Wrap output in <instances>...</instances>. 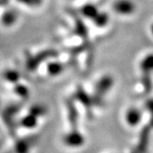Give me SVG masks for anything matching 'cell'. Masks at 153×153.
I'll list each match as a JSON object with an SVG mask.
<instances>
[{"label": "cell", "instance_id": "cell-1", "mask_svg": "<svg viewBox=\"0 0 153 153\" xmlns=\"http://www.w3.org/2000/svg\"><path fill=\"white\" fill-rule=\"evenodd\" d=\"M113 85H114V79L110 75H104L97 81L94 88V94L93 96H91L94 102V106L102 105L103 97L112 89Z\"/></svg>", "mask_w": 153, "mask_h": 153}, {"label": "cell", "instance_id": "cell-2", "mask_svg": "<svg viewBox=\"0 0 153 153\" xmlns=\"http://www.w3.org/2000/svg\"><path fill=\"white\" fill-rule=\"evenodd\" d=\"M57 54V52L53 49L43 50L36 54H29L26 56V67L29 70L33 71L36 69L40 64L51 57H54Z\"/></svg>", "mask_w": 153, "mask_h": 153}, {"label": "cell", "instance_id": "cell-3", "mask_svg": "<svg viewBox=\"0 0 153 153\" xmlns=\"http://www.w3.org/2000/svg\"><path fill=\"white\" fill-rule=\"evenodd\" d=\"M73 99L81 103V105L85 108L86 112L89 114V116L92 115V109L94 107L92 97L85 91L83 87L79 85L78 88H76L73 96Z\"/></svg>", "mask_w": 153, "mask_h": 153}, {"label": "cell", "instance_id": "cell-4", "mask_svg": "<svg viewBox=\"0 0 153 153\" xmlns=\"http://www.w3.org/2000/svg\"><path fill=\"white\" fill-rule=\"evenodd\" d=\"M85 141H86L85 137L79 130H78V128L72 129L63 137L64 144L67 147L73 148V149L82 147L85 143Z\"/></svg>", "mask_w": 153, "mask_h": 153}, {"label": "cell", "instance_id": "cell-5", "mask_svg": "<svg viewBox=\"0 0 153 153\" xmlns=\"http://www.w3.org/2000/svg\"><path fill=\"white\" fill-rule=\"evenodd\" d=\"M114 11L121 16H130L136 11V5L131 0H115L112 5Z\"/></svg>", "mask_w": 153, "mask_h": 153}, {"label": "cell", "instance_id": "cell-6", "mask_svg": "<svg viewBox=\"0 0 153 153\" xmlns=\"http://www.w3.org/2000/svg\"><path fill=\"white\" fill-rule=\"evenodd\" d=\"M126 122L130 126H137L142 119V113L139 109L136 107H131L126 113Z\"/></svg>", "mask_w": 153, "mask_h": 153}, {"label": "cell", "instance_id": "cell-7", "mask_svg": "<svg viewBox=\"0 0 153 153\" xmlns=\"http://www.w3.org/2000/svg\"><path fill=\"white\" fill-rule=\"evenodd\" d=\"M36 137H31L29 138H19L16 141L14 152L15 153H29L30 148L35 142Z\"/></svg>", "mask_w": 153, "mask_h": 153}, {"label": "cell", "instance_id": "cell-8", "mask_svg": "<svg viewBox=\"0 0 153 153\" xmlns=\"http://www.w3.org/2000/svg\"><path fill=\"white\" fill-rule=\"evenodd\" d=\"M67 108H68V121H69V124H70L72 129L78 128L79 112H78V109H76L73 100L67 101Z\"/></svg>", "mask_w": 153, "mask_h": 153}, {"label": "cell", "instance_id": "cell-9", "mask_svg": "<svg viewBox=\"0 0 153 153\" xmlns=\"http://www.w3.org/2000/svg\"><path fill=\"white\" fill-rule=\"evenodd\" d=\"M149 134H150V126H146L139 135V141L137 144V151L138 153H147L149 141Z\"/></svg>", "mask_w": 153, "mask_h": 153}, {"label": "cell", "instance_id": "cell-10", "mask_svg": "<svg viewBox=\"0 0 153 153\" xmlns=\"http://www.w3.org/2000/svg\"><path fill=\"white\" fill-rule=\"evenodd\" d=\"M19 19V14L17 12V10L15 9H6L1 15L0 18V21L1 24L5 27H11L13 26Z\"/></svg>", "mask_w": 153, "mask_h": 153}, {"label": "cell", "instance_id": "cell-11", "mask_svg": "<svg viewBox=\"0 0 153 153\" xmlns=\"http://www.w3.org/2000/svg\"><path fill=\"white\" fill-rule=\"evenodd\" d=\"M65 65L59 61H52L47 64L46 71L47 74L51 76H56L62 74L65 71Z\"/></svg>", "mask_w": 153, "mask_h": 153}, {"label": "cell", "instance_id": "cell-12", "mask_svg": "<svg viewBox=\"0 0 153 153\" xmlns=\"http://www.w3.org/2000/svg\"><path fill=\"white\" fill-rule=\"evenodd\" d=\"M99 8L94 4L87 3L84 6H82L79 9V13L84 17L89 19H93L95 16L99 13Z\"/></svg>", "mask_w": 153, "mask_h": 153}, {"label": "cell", "instance_id": "cell-13", "mask_svg": "<svg viewBox=\"0 0 153 153\" xmlns=\"http://www.w3.org/2000/svg\"><path fill=\"white\" fill-rule=\"evenodd\" d=\"M38 125V117L32 115L31 114H27L19 121V126L26 129H33Z\"/></svg>", "mask_w": 153, "mask_h": 153}, {"label": "cell", "instance_id": "cell-14", "mask_svg": "<svg viewBox=\"0 0 153 153\" xmlns=\"http://www.w3.org/2000/svg\"><path fill=\"white\" fill-rule=\"evenodd\" d=\"M75 31L76 34L83 39H88V29L86 28L80 18H75Z\"/></svg>", "mask_w": 153, "mask_h": 153}, {"label": "cell", "instance_id": "cell-15", "mask_svg": "<svg viewBox=\"0 0 153 153\" xmlns=\"http://www.w3.org/2000/svg\"><path fill=\"white\" fill-rule=\"evenodd\" d=\"M153 68V56L152 54L149 53L148 56H146L143 60L141 61L140 64V69L142 73L144 74H150Z\"/></svg>", "mask_w": 153, "mask_h": 153}, {"label": "cell", "instance_id": "cell-16", "mask_svg": "<svg viewBox=\"0 0 153 153\" xmlns=\"http://www.w3.org/2000/svg\"><path fill=\"white\" fill-rule=\"evenodd\" d=\"M3 78L9 83H12L14 85L19 82L20 74L16 70L7 69V70H5V72L3 73Z\"/></svg>", "mask_w": 153, "mask_h": 153}, {"label": "cell", "instance_id": "cell-17", "mask_svg": "<svg viewBox=\"0 0 153 153\" xmlns=\"http://www.w3.org/2000/svg\"><path fill=\"white\" fill-rule=\"evenodd\" d=\"M92 20L98 28H103L109 22V16L105 12H99Z\"/></svg>", "mask_w": 153, "mask_h": 153}, {"label": "cell", "instance_id": "cell-18", "mask_svg": "<svg viewBox=\"0 0 153 153\" xmlns=\"http://www.w3.org/2000/svg\"><path fill=\"white\" fill-rule=\"evenodd\" d=\"M14 92L17 96H19L20 99H27L30 95V91L28 89V87L20 84L19 82L17 84H14Z\"/></svg>", "mask_w": 153, "mask_h": 153}, {"label": "cell", "instance_id": "cell-19", "mask_svg": "<svg viewBox=\"0 0 153 153\" xmlns=\"http://www.w3.org/2000/svg\"><path fill=\"white\" fill-rule=\"evenodd\" d=\"M47 110L45 106H42L41 104H34L32 105L30 108V111L29 113L31 114L32 115H34L36 117H40V116H43L45 114H46Z\"/></svg>", "mask_w": 153, "mask_h": 153}, {"label": "cell", "instance_id": "cell-20", "mask_svg": "<svg viewBox=\"0 0 153 153\" xmlns=\"http://www.w3.org/2000/svg\"><path fill=\"white\" fill-rule=\"evenodd\" d=\"M142 84H143L144 87V91L146 93H149L151 91V79H150V74H144L142 75Z\"/></svg>", "mask_w": 153, "mask_h": 153}, {"label": "cell", "instance_id": "cell-21", "mask_svg": "<svg viewBox=\"0 0 153 153\" xmlns=\"http://www.w3.org/2000/svg\"><path fill=\"white\" fill-rule=\"evenodd\" d=\"M17 1L20 4H23L24 6L30 7H34L39 6L36 0H17Z\"/></svg>", "mask_w": 153, "mask_h": 153}, {"label": "cell", "instance_id": "cell-22", "mask_svg": "<svg viewBox=\"0 0 153 153\" xmlns=\"http://www.w3.org/2000/svg\"><path fill=\"white\" fill-rule=\"evenodd\" d=\"M36 1H37V3H38V5L40 6V5L42 4V0H36Z\"/></svg>", "mask_w": 153, "mask_h": 153}, {"label": "cell", "instance_id": "cell-23", "mask_svg": "<svg viewBox=\"0 0 153 153\" xmlns=\"http://www.w3.org/2000/svg\"><path fill=\"white\" fill-rule=\"evenodd\" d=\"M132 153H138V152H137V150H134V151H133V152H132Z\"/></svg>", "mask_w": 153, "mask_h": 153}, {"label": "cell", "instance_id": "cell-24", "mask_svg": "<svg viewBox=\"0 0 153 153\" xmlns=\"http://www.w3.org/2000/svg\"><path fill=\"white\" fill-rule=\"evenodd\" d=\"M7 153H8V152H7Z\"/></svg>", "mask_w": 153, "mask_h": 153}]
</instances>
